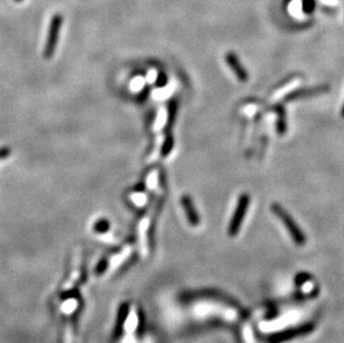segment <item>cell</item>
I'll return each mask as SVG.
<instances>
[{
  "label": "cell",
  "mask_w": 344,
  "mask_h": 343,
  "mask_svg": "<svg viewBox=\"0 0 344 343\" xmlns=\"http://www.w3.org/2000/svg\"><path fill=\"white\" fill-rule=\"evenodd\" d=\"M328 92H329V86L327 85L303 88V89H300V91H295L294 93L290 94V95L286 97V102L298 101V100H301V98H308V97L321 95V94L328 93Z\"/></svg>",
  "instance_id": "cell-5"
},
{
  "label": "cell",
  "mask_w": 344,
  "mask_h": 343,
  "mask_svg": "<svg viewBox=\"0 0 344 343\" xmlns=\"http://www.w3.org/2000/svg\"><path fill=\"white\" fill-rule=\"evenodd\" d=\"M271 210L272 212L279 218L281 222L283 223L285 229H287V232H289L291 237L293 238L296 245L303 246L306 242V237L302 229L299 228V225L296 224L294 219L291 216V214L287 212L283 206H281L277 203H273L271 205Z\"/></svg>",
  "instance_id": "cell-1"
},
{
  "label": "cell",
  "mask_w": 344,
  "mask_h": 343,
  "mask_svg": "<svg viewBox=\"0 0 344 343\" xmlns=\"http://www.w3.org/2000/svg\"><path fill=\"white\" fill-rule=\"evenodd\" d=\"M61 26H63V17L60 15H55L51 18L44 48V57L46 59H50L55 54V50L57 48Z\"/></svg>",
  "instance_id": "cell-3"
},
{
  "label": "cell",
  "mask_w": 344,
  "mask_h": 343,
  "mask_svg": "<svg viewBox=\"0 0 344 343\" xmlns=\"http://www.w3.org/2000/svg\"><path fill=\"white\" fill-rule=\"evenodd\" d=\"M174 147V138L171 133H168L166 135V138H165V142L163 144V147H162V156L163 157H166L171 153V150Z\"/></svg>",
  "instance_id": "cell-9"
},
{
  "label": "cell",
  "mask_w": 344,
  "mask_h": 343,
  "mask_svg": "<svg viewBox=\"0 0 344 343\" xmlns=\"http://www.w3.org/2000/svg\"><path fill=\"white\" fill-rule=\"evenodd\" d=\"M302 7H303V11L305 13L313 12L315 8V0H303Z\"/></svg>",
  "instance_id": "cell-11"
},
{
  "label": "cell",
  "mask_w": 344,
  "mask_h": 343,
  "mask_svg": "<svg viewBox=\"0 0 344 343\" xmlns=\"http://www.w3.org/2000/svg\"><path fill=\"white\" fill-rule=\"evenodd\" d=\"M10 155V149L8 147L0 148V159H6Z\"/></svg>",
  "instance_id": "cell-13"
},
{
  "label": "cell",
  "mask_w": 344,
  "mask_h": 343,
  "mask_svg": "<svg viewBox=\"0 0 344 343\" xmlns=\"http://www.w3.org/2000/svg\"><path fill=\"white\" fill-rule=\"evenodd\" d=\"M181 203L184 211L186 213V218L193 227H197L200 224V216L195 209V205L193 203L190 195H183L181 199Z\"/></svg>",
  "instance_id": "cell-6"
},
{
  "label": "cell",
  "mask_w": 344,
  "mask_h": 343,
  "mask_svg": "<svg viewBox=\"0 0 344 343\" xmlns=\"http://www.w3.org/2000/svg\"><path fill=\"white\" fill-rule=\"evenodd\" d=\"M161 77L162 78H159V79H157V81H159V85H161V86H163V85H165V84H166V81H167V79H166V76H165V75H161Z\"/></svg>",
  "instance_id": "cell-14"
},
{
  "label": "cell",
  "mask_w": 344,
  "mask_h": 343,
  "mask_svg": "<svg viewBox=\"0 0 344 343\" xmlns=\"http://www.w3.org/2000/svg\"><path fill=\"white\" fill-rule=\"evenodd\" d=\"M127 312H128V307H127V304L121 305V308L119 310V313H118V319H117V326H116V332L117 333L121 332L122 324H124L125 319L127 317Z\"/></svg>",
  "instance_id": "cell-10"
},
{
  "label": "cell",
  "mask_w": 344,
  "mask_h": 343,
  "mask_svg": "<svg viewBox=\"0 0 344 343\" xmlns=\"http://www.w3.org/2000/svg\"><path fill=\"white\" fill-rule=\"evenodd\" d=\"M225 60H226V64H228L229 67L232 69V72L234 73V75L236 76L238 81H241L242 83L247 82L248 73H247V70L244 68V66L242 65L241 60H239L236 54L232 53V51H229V53L225 55Z\"/></svg>",
  "instance_id": "cell-4"
},
{
  "label": "cell",
  "mask_w": 344,
  "mask_h": 343,
  "mask_svg": "<svg viewBox=\"0 0 344 343\" xmlns=\"http://www.w3.org/2000/svg\"><path fill=\"white\" fill-rule=\"evenodd\" d=\"M107 229H108V223L106 222V221H101V222H98L95 225V231L97 232H104V231H106Z\"/></svg>",
  "instance_id": "cell-12"
},
{
  "label": "cell",
  "mask_w": 344,
  "mask_h": 343,
  "mask_svg": "<svg viewBox=\"0 0 344 343\" xmlns=\"http://www.w3.org/2000/svg\"><path fill=\"white\" fill-rule=\"evenodd\" d=\"M16 1H18V2H20V1H22V0H16Z\"/></svg>",
  "instance_id": "cell-17"
},
{
  "label": "cell",
  "mask_w": 344,
  "mask_h": 343,
  "mask_svg": "<svg viewBox=\"0 0 344 343\" xmlns=\"http://www.w3.org/2000/svg\"><path fill=\"white\" fill-rule=\"evenodd\" d=\"M249 203H251V197H249L248 194H242L238 197L236 209L234 211L232 220H230L229 225L228 233L229 236H235L238 234L245 218V214H246L249 208Z\"/></svg>",
  "instance_id": "cell-2"
},
{
  "label": "cell",
  "mask_w": 344,
  "mask_h": 343,
  "mask_svg": "<svg viewBox=\"0 0 344 343\" xmlns=\"http://www.w3.org/2000/svg\"><path fill=\"white\" fill-rule=\"evenodd\" d=\"M287 128L286 125V116L283 107H277V120H276V129L280 135H284Z\"/></svg>",
  "instance_id": "cell-7"
},
{
  "label": "cell",
  "mask_w": 344,
  "mask_h": 343,
  "mask_svg": "<svg viewBox=\"0 0 344 343\" xmlns=\"http://www.w3.org/2000/svg\"><path fill=\"white\" fill-rule=\"evenodd\" d=\"M105 261H102L101 263H100V265H98V267H97V269H98V273H101V272L102 271H104V270H105V266H104V264H105Z\"/></svg>",
  "instance_id": "cell-15"
},
{
  "label": "cell",
  "mask_w": 344,
  "mask_h": 343,
  "mask_svg": "<svg viewBox=\"0 0 344 343\" xmlns=\"http://www.w3.org/2000/svg\"><path fill=\"white\" fill-rule=\"evenodd\" d=\"M341 115H342V117H343V118H344V104H343V106H342V110H341Z\"/></svg>",
  "instance_id": "cell-16"
},
{
  "label": "cell",
  "mask_w": 344,
  "mask_h": 343,
  "mask_svg": "<svg viewBox=\"0 0 344 343\" xmlns=\"http://www.w3.org/2000/svg\"><path fill=\"white\" fill-rule=\"evenodd\" d=\"M176 114H177V103L175 101L169 102L168 113H167V129L168 130H171L174 121H175Z\"/></svg>",
  "instance_id": "cell-8"
}]
</instances>
